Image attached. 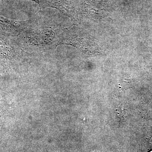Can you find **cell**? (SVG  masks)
<instances>
[{
    "label": "cell",
    "mask_w": 152,
    "mask_h": 152,
    "mask_svg": "<svg viewBox=\"0 0 152 152\" xmlns=\"http://www.w3.org/2000/svg\"><path fill=\"white\" fill-rule=\"evenodd\" d=\"M64 34L56 23L34 20L17 39L25 52L37 57L55 52L61 43Z\"/></svg>",
    "instance_id": "1"
},
{
    "label": "cell",
    "mask_w": 152,
    "mask_h": 152,
    "mask_svg": "<svg viewBox=\"0 0 152 152\" xmlns=\"http://www.w3.org/2000/svg\"><path fill=\"white\" fill-rule=\"evenodd\" d=\"M0 35V61L17 62L36 58L25 52L19 45L17 39Z\"/></svg>",
    "instance_id": "2"
},
{
    "label": "cell",
    "mask_w": 152,
    "mask_h": 152,
    "mask_svg": "<svg viewBox=\"0 0 152 152\" xmlns=\"http://www.w3.org/2000/svg\"><path fill=\"white\" fill-rule=\"evenodd\" d=\"M32 20L21 21L0 16V35L18 37L31 25Z\"/></svg>",
    "instance_id": "3"
},
{
    "label": "cell",
    "mask_w": 152,
    "mask_h": 152,
    "mask_svg": "<svg viewBox=\"0 0 152 152\" xmlns=\"http://www.w3.org/2000/svg\"><path fill=\"white\" fill-rule=\"evenodd\" d=\"M31 1H34L35 2L37 3V4H39V5L40 6V2L39 0H31Z\"/></svg>",
    "instance_id": "4"
}]
</instances>
